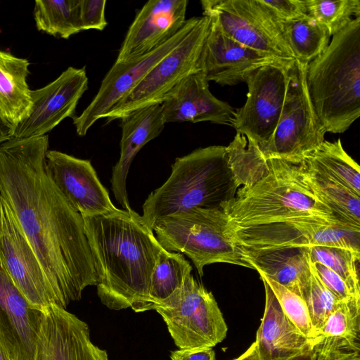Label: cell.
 Wrapping results in <instances>:
<instances>
[{
	"label": "cell",
	"mask_w": 360,
	"mask_h": 360,
	"mask_svg": "<svg viewBox=\"0 0 360 360\" xmlns=\"http://www.w3.org/2000/svg\"><path fill=\"white\" fill-rule=\"evenodd\" d=\"M339 360H360V354H353Z\"/></svg>",
	"instance_id": "cell-43"
},
{
	"label": "cell",
	"mask_w": 360,
	"mask_h": 360,
	"mask_svg": "<svg viewBox=\"0 0 360 360\" xmlns=\"http://www.w3.org/2000/svg\"><path fill=\"white\" fill-rule=\"evenodd\" d=\"M210 18L209 30L198 62L199 71L208 82L221 86H233L245 82L252 72L262 66L292 61L257 51L236 42L220 29L213 18Z\"/></svg>",
	"instance_id": "cell-18"
},
{
	"label": "cell",
	"mask_w": 360,
	"mask_h": 360,
	"mask_svg": "<svg viewBox=\"0 0 360 360\" xmlns=\"http://www.w3.org/2000/svg\"><path fill=\"white\" fill-rule=\"evenodd\" d=\"M315 336L360 338V298L340 301Z\"/></svg>",
	"instance_id": "cell-33"
},
{
	"label": "cell",
	"mask_w": 360,
	"mask_h": 360,
	"mask_svg": "<svg viewBox=\"0 0 360 360\" xmlns=\"http://www.w3.org/2000/svg\"><path fill=\"white\" fill-rule=\"evenodd\" d=\"M43 316L15 286L0 252V345L9 360H34Z\"/></svg>",
	"instance_id": "cell-17"
},
{
	"label": "cell",
	"mask_w": 360,
	"mask_h": 360,
	"mask_svg": "<svg viewBox=\"0 0 360 360\" xmlns=\"http://www.w3.org/2000/svg\"><path fill=\"white\" fill-rule=\"evenodd\" d=\"M239 188L226 146L200 148L176 158L167 181L143 202L141 217L152 229L157 220L174 214L195 207H222Z\"/></svg>",
	"instance_id": "cell-3"
},
{
	"label": "cell",
	"mask_w": 360,
	"mask_h": 360,
	"mask_svg": "<svg viewBox=\"0 0 360 360\" xmlns=\"http://www.w3.org/2000/svg\"><path fill=\"white\" fill-rule=\"evenodd\" d=\"M106 0H80L79 18L82 30H103L108 22L105 19Z\"/></svg>",
	"instance_id": "cell-36"
},
{
	"label": "cell",
	"mask_w": 360,
	"mask_h": 360,
	"mask_svg": "<svg viewBox=\"0 0 360 360\" xmlns=\"http://www.w3.org/2000/svg\"><path fill=\"white\" fill-rule=\"evenodd\" d=\"M307 250L311 262H319L333 270L345 281L352 294L360 297V253L329 246L308 247Z\"/></svg>",
	"instance_id": "cell-31"
},
{
	"label": "cell",
	"mask_w": 360,
	"mask_h": 360,
	"mask_svg": "<svg viewBox=\"0 0 360 360\" xmlns=\"http://www.w3.org/2000/svg\"><path fill=\"white\" fill-rule=\"evenodd\" d=\"M98 275L97 295L110 309L149 310L153 270L165 250L132 209L82 216Z\"/></svg>",
	"instance_id": "cell-2"
},
{
	"label": "cell",
	"mask_w": 360,
	"mask_h": 360,
	"mask_svg": "<svg viewBox=\"0 0 360 360\" xmlns=\"http://www.w3.org/2000/svg\"><path fill=\"white\" fill-rule=\"evenodd\" d=\"M85 67L68 68L46 86L30 91L31 108L14 128L15 139L46 135L67 117H75L79 99L88 89Z\"/></svg>",
	"instance_id": "cell-15"
},
{
	"label": "cell",
	"mask_w": 360,
	"mask_h": 360,
	"mask_svg": "<svg viewBox=\"0 0 360 360\" xmlns=\"http://www.w3.org/2000/svg\"><path fill=\"white\" fill-rule=\"evenodd\" d=\"M295 60L262 66L246 79L247 99L235 111L233 127L258 148L271 139L285 101L290 68Z\"/></svg>",
	"instance_id": "cell-12"
},
{
	"label": "cell",
	"mask_w": 360,
	"mask_h": 360,
	"mask_svg": "<svg viewBox=\"0 0 360 360\" xmlns=\"http://www.w3.org/2000/svg\"><path fill=\"white\" fill-rule=\"evenodd\" d=\"M152 229L165 250L186 255L200 276L205 266L214 263L252 269L231 237L222 207H195L174 214L157 220Z\"/></svg>",
	"instance_id": "cell-6"
},
{
	"label": "cell",
	"mask_w": 360,
	"mask_h": 360,
	"mask_svg": "<svg viewBox=\"0 0 360 360\" xmlns=\"http://www.w3.org/2000/svg\"><path fill=\"white\" fill-rule=\"evenodd\" d=\"M307 167L343 185L360 196V168L341 141H324L302 160Z\"/></svg>",
	"instance_id": "cell-26"
},
{
	"label": "cell",
	"mask_w": 360,
	"mask_h": 360,
	"mask_svg": "<svg viewBox=\"0 0 360 360\" xmlns=\"http://www.w3.org/2000/svg\"><path fill=\"white\" fill-rule=\"evenodd\" d=\"M198 17L187 19L182 28L169 41L148 54L135 60L115 63L103 77L97 94L81 115L72 118L76 132L86 134L96 121L123 100L141 82L150 70L170 52L193 29Z\"/></svg>",
	"instance_id": "cell-13"
},
{
	"label": "cell",
	"mask_w": 360,
	"mask_h": 360,
	"mask_svg": "<svg viewBox=\"0 0 360 360\" xmlns=\"http://www.w3.org/2000/svg\"><path fill=\"white\" fill-rule=\"evenodd\" d=\"M203 15L213 18L236 42L284 60H295L282 23L259 0H202Z\"/></svg>",
	"instance_id": "cell-11"
},
{
	"label": "cell",
	"mask_w": 360,
	"mask_h": 360,
	"mask_svg": "<svg viewBox=\"0 0 360 360\" xmlns=\"http://www.w3.org/2000/svg\"><path fill=\"white\" fill-rule=\"evenodd\" d=\"M154 310L179 349L212 348L226 336L227 325L214 295L191 274Z\"/></svg>",
	"instance_id": "cell-8"
},
{
	"label": "cell",
	"mask_w": 360,
	"mask_h": 360,
	"mask_svg": "<svg viewBox=\"0 0 360 360\" xmlns=\"http://www.w3.org/2000/svg\"><path fill=\"white\" fill-rule=\"evenodd\" d=\"M0 252L13 282L33 307L45 312L50 306L58 305L41 264L1 196Z\"/></svg>",
	"instance_id": "cell-14"
},
{
	"label": "cell",
	"mask_w": 360,
	"mask_h": 360,
	"mask_svg": "<svg viewBox=\"0 0 360 360\" xmlns=\"http://www.w3.org/2000/svg\"><path fill=\"white\" fill-rule=\"evenodd\" d=\"M259 1L281 23L307 14L304 0H259Z\"/></svg>",
	"instance_id": "cell-37"
},
{
	"label": "cell",
	"mask_w": 360,
	"mask_h": 360,
	"mask_svg": "<svg viewBox=\"0 0 360 360\" xmlns=\"http://www.w3.org/2000/svg\"><path fill=\"white\" fill-rule=\"evenodd\" d=\"M266 160V171L252 184L240 187L233 199L223 205L231 226L309 216L338 218L313 194L303 177L300 161Z\"/></svg>",
	"instance_id": "cell-5"
},
{
	"label": "cell",
	"mask_w": 360,
	"mask_h": 360,
	"mask_svg": "<svg viewBox=\"0 0 360 360\" xmlns=\"http://www.w3.org/2000/svg\"><path fill=\"white\" fill-rule=\"evenodd\" d=\"M210 18L202 15L193 29L164 56L141 82L105 116V123L120 120L137 110L161 104L184 78L198 72V62Z\"/></svg>",
	"instance_id": "cell-10"
},
{
	"label": "cell",
	"mask_w": 360,
	"mask_h": 360,
	"mask_svg": "<svg viewBox=\"0 0 360 360\" xmlns=\"http://www.w3.org/2000/svg\"><path fill=\"white\" fill-rule=\"evenodd\" d=\"M120 121V155L112 167L111 190L123 210H129L131 207L127 195V178L131 164L139 150L162 133L165 123L160 104L134 111Z\"/></svg>",
	"instance_id": "cell-22"
},
{
	"label": "cell",
	"mask_w": 360,
	"mask_h": 360,
	"mask_svg": "<svg viewBox=\"0 0 360 360\" xmlns=\"http://www.w3.org/2000/svg\"><path fill=\"white\" fill-rule=\"evenodd\" d=\"M80 0H37L34 15L38 30L68 39L82 30Z\"/></svg>",
	"instance_id": "cell-29"
},
{
	"label": "cell",
	"mask_w": 360,
	"mask_h": 360,
	"mask_svg": "<svg viewBox=\"0 0 360 360\" xmlns=\"http://www.w3.org/2000/svg\"><path fill=\"white\" fill-rule=\"evenodd\" d=\"M307 13L323 26L330 36L360 17L359 0H304Z\"/></svg>",
	"instance_id": "cell-32"
},
{
	"label": "cell",
	"mask_w": 360,
	"mask_h": 360,
	"mask_svg": "<svg viewBox=\"0 0 360 360\" xmlns=\"http://www.w3.org/2000/svg\"><path fill=\"white\" fill-rule=\"evenodd\" d=\"M172 360H216L212 348L179 349L171 352Z\"/></svg>",
	"instance_id": "cell-39"
},
{
	"label": "cell",
	"mask_w": 360,
	"mask_h": 360,
	"mask_svg": "<svg viewBox=\"0 0 360 360\" xmlns=\"http://www.w3.org/2000/svg\"><path fill=\"white\" fill-rule=\"evenodd\" d=\"M14 127L0 115V144L13 137Z\"/></svg>",
	"instance_id": "cell-40"
},
{
	"label": "cell",
	"mask_w": 360,
	"mask_h": 360,
	"mask_svg": "<svg viewBox=\"0 0 360 360\" xmlns=\"http://www.w3.org/2000/svg\"><path fill=\"white\" fill-rule=\"evenodd\" d=\"M310 267L311 274L302 289V298L306 304L316 333L341 300L324 285L311 264Z\"/></svg>",
	"instance_id": "cell-34"
},
{
	"label": "cell",
	"mask_w": 360,
	"mask_h": 360,
	"mask_svg": "<svg viewBox=\"0 0 360 360\" xmlns=\"http://www.w3.org/2000/svg\"><path fill=\"white\" fill-rule=\"evenodd\" d=\"M242 252L281 248L329 246L360 253V226L336 217L309 216L248 226H231Z\"/></svg>",
	"instance_id": "cell-7"
},
{
	"label": "cell",
	"mask_w": 360,
	"mask_h": 360,
	"mask_svg": "<svg viewBox=\"0 0 360 360\" xmlns=\"http://www.w3.org/2000/svg\"><path fill=\"white\" fill-rule=\"evenodd\" d=\"M307 65L295 60L290 68L284 104L274 134L265 146L258 148L265 160L299 162L325 141L326 132L307 91Z\"/></svg>",
	"instance_id": "cell-9"
},
{
	"label": "cell",
	"mask_w": 360,
	"mask_h": 360,
	"mask_svg": "<svg viewBox=\"0 0 360 360\" xmlns=\"http://www.w3.org/2000/svg\"><path fill=\"white\" fill-rule=\"evenodd\" d=\"M306 83L326 132L347 131L360 115V17L333 36L307 65Z\"/></svg>",
	"instance_id": "cell-4"
},
{
	"label": "cell",
	"mask_w": 360,
	"mask_h": 360,
	"mask_svg": "<svg viewBox=\"0 0 360 360\" xmlns=\"http://www.w3.org/2000/svg\"><path fill=\"white\" fill-rule=\"evenodd\" d=\"M286 42L295 60L309 64L328 46L326 29L307 13L282 23Z\"/></svg>",
	"instance_id": "cell-28"
},
{
	"label": "cell",
	"mask_w": 360,
	"mask_h": 360,
	"mask_svg": "<svg viewBox=\"0 0 360 360\" xmlns=\"http://www.w3.org/2000/svg\"><path fill=\"white\" fill-rule=\"evenodd\" d=\"M303 177L316 198L341 220L360 226V196L300 161Z\"/></svg>",
	"instance_id": "cell-27"
},
{
	"label": "cell",
	"mask_w": 360,
	"mask_h": 360,
	"mask_svg": "<svg viewBox=\"0 0 360 360\" xmlns=\"http://www.w3.org/2000/svg\"><path fill=\"white\" fill-rule=\"evenodd\" d=\"M160 105L165 124L169 122H210L233 126L234 109L211 93L209 82L200 71L181 80L167 94Z\"/></svg>",
	"instance_id": "cell-21"
},
{
	"label": "cell",
	"mask_w": 360,
	"mask_h": 360,
	"mask_svg": "<svg viewBox=\"0 0 360 360\" xmlns=\"http://www.w3.org/2000/svg\"><path fill=\"white\" fill-rule=\"evenodd\" d=\"M0 360H9L0 345Z\"/></svg>",
	"instance_id": "cell-44"
},
{
	"label": "cell",
	"mask_w": 360,
	"mask_h": 360,
	"mask_svg": "<svg viewBox=\"0 0 360 360\" xmlns=\"http://www.w3.org/2000/svg\"><path fill=\"white\" fill-rule=\"evenodd\" d=\"M259 275L272 290L285 316L311 342L315 331L303 299L279 283L261 274Z\"/></svg>",
	"instance_id": "cell-35"
},
{
	"label": "cell",
	"mask_w": 360,
	"mask_h": 360,
	"mask_svg": "<svg viewBox=\"0 0 360 360\" xmlns=\"http://www.w3.org/2000/svg\"><path fill=\"white\" fill-rule=\"evenodd\" d=\"M49 136L0 144V196L6 201L50 283L59 307L79 300L98 275L81 214L48 175Z\"/></svg>",
	"instance_id": "cell-1"
},
{
	"label": "cell",
	"mask_w": 360,
	"mask_h": 360,
	"mask_svg": "<svg viewBox=\"0 0 360 360\" xmlns=\"http://www.w3.org/2000/svg\"><path fill=\"white\" fill-rule=\"evenodd\" d=\"M187 0H150L136 14L115 63L140 58L172 39L186 23Z\"/></svg>",
	"instance_id": "cell-19"
},
{
	"label": "cell",
	"mask_w": 360,
	"mask_h": 360,
	"mask_svg": "<svg viewBox=\"0 0 360 360\" xmlns=\"http://www.w3.org/2000/svg\"><path fill=\"white\" fill-rule=\"evenodd\" d=\"M265 307L256 334L259 360H281L311 350V342L289 320L265 280Z\"/></svg>",
	"instance_id": "cell-23"
},
{
	"label": "cell",
	"mask_w": 360,
	"mask_h": 360,
	"mask_svg": "<svg viewBox=\"0 0 360 360\" xmlns=\"http://www.w3.org/2000/svg\"><path fill=\"white\" fill-rule=\"evenodd\" d=\"M233 360H259L256 350L255 342H252L243 354Z\"/></svg>",
	"instance_id": "cell-41"
},
{
	"label": "cell",
	"mask_w": 360,
	"mask_h": 360,
	"mask_svg": "<svg viewBox=\"0 0 360 360\" xmlns=\"http://www.w3.org/2000/svg\"><path fill=\"white\" fill-rule=\"evenodd\" d=\"M309 262L321 282L339 300L342 301L351 297H356L338 274L319 262H311L310 260Z\"/></svg>",
	"instance_id": "cell-38"
},
{
	"label": "cell",
	"mask_w": 360,
	"mask_h": 360,
	"mask_svg": "<svg viewBox=\"0 0 360 360\" xmlns=\"http://www.w3.org/2000/svg\"><path fill=\"white\" fill-rule=\"evenodd\" d=\"M281 360H316L313 352L309 350Z\"/></svg>",
	"instance_id": "cell-42"
},
{
	"label": "cell",
	"mask_w": 360,
	"mask_h": 360,
	"mask_svg": "<svg viewBox=\"0 0 360 360\" xmlns=\"http://www.w3.org/2000/svg\"><path fill=\"white\" fill-rule=\"evenodd\" d=\"M34 360H109L106 350L90 339L86 323L56 304L45 312Z\"/></svg>",
	"instance_id": "cell-20"
},
{
	"label": "cell",
	"mask_w": 360,
	"mask_h": 360,
	"mask_svg": "<svg viewBox=\"0 0 360 360\" xmlns=\"http://www.w3.org/2000/svg\"><path fill=\"white\" fill-rule=\"evenodd\" d=\"M308 247L242 252L252 269L302 297L310 274Z\"/></svg>",
	"instance_id": "cell-24"
},
{
	"label": "cell",
	"mask_w": 360,
	"mask_h": 360,
	"mask_svg": "<svg viewBox=\"0 0 360 360\" xmlns=\"http://www.w3.org/2000/svg\"><path fill=\"white\" fill-rule=\"evenodd\" d=\"M193 267L183 254L165 250L153 270L148 291L149 310L181 288Z\"/></svg>",
	"instance_id": "cell-30"
},
{
	"label": "cell",
	"mask_w": 360,
	"mask_h": 360,
	"mask_svg": "<svg viewBox=\"0 0 360 360\" xmlns=\"http://www.w3.org/2000/svg\"><path fill=\"white\" fill-rule=\"evenodd\" d=\"M45 167L58 190L82 216L105 214L117 208L90 160L48 150Z\"/></svg>",
	"instance_id": "cell-16"
},
{
	"label": "cell",
	"mask_w": 360,
	"mask_h": 360,
	"mask_svg": "<svg viewBox=\"0 0 360 360\" xmlns=\"http://www.w3.org/2000/svg\"><path fill=\"white\" fill-rule=\"evenodd\" d=\"M30 63L0 50V115L15 127L28 115L30 89L26 82Z\"/></svg>",
	"instance_id": "cell-25"
}]
</instances>
